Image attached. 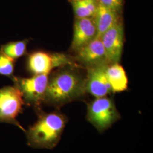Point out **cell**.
<instances>
[{
    "label": "cell",
    "mask_w": 153,
    "mask_h": 153,
    "mask_svg": "<svg viewBox=\"0 0 153 153\" xmlns=\"http://www.w3.org/2000/svg\"><path fill=\"white\" fill-rule=\"evenodd\" d=\"M39 112L38 120L26 131L28 145L35 149H52L60 140L67 119L57 112Z\"/></svg>",
    "instance_id": "6da1fadb"
},
{
    "label": "cell",
    "mask_w": 153,
    "mask_h": 153,
    "mask_svg": "<svg viewBox=\"0 0 153 153\" xmlns=\"http://www.w3.org/2000/svg\"><path fill=\"white\" fill-rule=\"evenodd\" d=\"M86 93L85 79L76 72H57L48 78L44 102L60 106L81 98Z\"/></svg>",
    "instance_id": "7a4b0ae2"
},
{
    "label": "cell",
    "mask_w": 153,
    "mask_h": 153,
    "mask_svg": "<svg viewBox=\"0 0 153 153\" xmlns=\"http://www.w3.org/2000/svg\"><path fill=\"white\" fill-rule=\"evenodd\" d=\"M87 119L99 133H103L120 118L113 99L97 98L88 105Z\"/></svg>",
    "instance_id": "3957f363"
},
{
    "label": "cell",
    "mask_w": 153,
    "mask_h": 153,
    "mask_svg": "<svg viewBox=\"0 0 153 153\" xmlns=\"http://www.w3.org/2000/svg\"><path fill=\"white\" fill-rule=\"evenodd\" d=\"M24 103L22 94L16 86L0 88V122L13 124L25 131L16 120Z\"/></svg>",
    "instance_id": "277c9868"
},
{
    "label": "cell",
    "mask_w": 153,
    "mask_h": 153,
    "mask_svg": "<svg viewBox=\"0 0 153 153\" xmlns=\"http://www.w3.org/2000/svg\"><path fill=\"white\" fill-rule=\"evenodd\" d=\"M48 74H35L30 78H16L15 86L22 94L24 102L38 108L44 102Z\"/></svg>",
    "instance_id": "5b68a950"
},
{
    "label": "cell",
    "mask_w": 153,
    "mask_h": 153,
    "mask_svg": "<svg viewBox=\"0 0 153 153\" xmlns=\"http://www.w3.org/2000/svg\"><path fill=\"white\" fill-rule=\"evenodd\" d=\"M71 63V59L64 54L38 51L29 56L27 66L28 70L34 74H49L53 69Z\"/></svg>",
    "instance_id": "8992f818"
},
{
    "label": "cell",
    "mask_w": 153,
    "mask_h": 153,
    "mask_svg": "<svg viewBox=\"0 0 153 153\" xmlns=\"http://www.w3.org/2000/svg\"><path fill=\"white\" fill-rule=\"evenodd\" d=\"M108 65L104 63L88 67V77L85 79L86 92L96 98L107 97L112 92L106 75Z\"/></svg>",
    "instance_id": "52a82bcc"
},
{
    "label": "cell",
    "mask_w": 153,
    "mask_h": 153,
    "mask_svg": "<svg viewBox=\"0 0 153 153\" xmlns=\"http://www.w3.org/2000/svg\"><path fill=\"white\" fill-rule=\"evenodd\" d=\"M108 64L119 63L124 45V29L121 22L110 28L100 37Z\"/></svg>",
    "instance_id": "ba28073f"
},
{
    "label": "cell",
    "mask_w": 153,
    "mask_h": 153,
    "mask_svg": "<svg viewBox=\"0 0 153 153\" xmlns=\"http://www.w3.org/2000/svg\"><path fill=\"white\" fill-rule=\"evenodd\" d=\"M76 52V59L88 67L107 63L104 46L100 38L96 36Z\"/></svg>",
    "instance_id": "9c48e42d"
},
{
    "label": "cell",
    "mask_w": 153,
    "mask_h": 153,
    "mask_svg": "<svg viewBox=\"0 0 153 153\" xmlns=\"http://www.w3.org/2000/svg\"><path fill=\"white\" fill-rule=\"evenodd\" d=\"M97 36L94 18H76L74 24L71 49L76 51Z\"/></svg>",
    "instance_id": "30bf717a"
},
{
    "label": "cell",
    "mask_w": 153,
    "mask_h": 153,
    "mask_svg": "<svg viewBox=\"0 0 153 153\" xmlns=\"http://www.w3.org/2000/svg\"><path fill=\"white\" fill-rule=\"evenodd\" d=\"M93 18L97 28V37L99 38L110 28L120 22V13L99 4Z\"/></svg>",
    "instance_id": "8fae6325"
},
{
    "label": "cell",
    "mask_w": 153,
    "mask_h": 153,
    "mask_svg": "<svg viewBox=\"0 0 153 153\" xmlns=\"http://www.w3.org/2000/svg\"><path fill=\"white\" fill-rule=\"evenodd\" d=\"M106 75L112 92H121L128 88V78L124 68L119 64H109L106 69Z\"/></svg>",
    "instance_id": "7c38bea8"
},
{
    "label": "cell",
    "mask_w": 153,
    "mask_h": 153,
    "mask_svg": "<svg viewBox=\"0 0 153 153\" xmlns=\"http://www.w3.org/2000/svg\"><path fill=\"white\" fill-rule=\"evenodd\" d=\"M76 18H93L98 7L97 0H71Z\"/></svg>",
    "instance_id": "4fadbf2b"
},
{
    "label": "cell",
    "mask_w": 153,
    "mask_h": 153,
    "mask_svg": "<svg viewBox=\"0 0 153 153\" xmlns=\"http://www.w3.org/2000/svg\"><path fill=\"white\" fill-rule=\"evenodd\" d=\"M27 44V40L10 42L2 46L0 51L15 60L26 53Z\"/></svg>",
    "instance_id": "5bb4252c"
},
{
    "label": "cell",
    "mask_w": 153,
    "mask_h": 153,
    "mask_svg": "<svg viewBox=\"0 0 153 153\" xmlns=\"http://www.w3.org/2000/svg\"><path fill=\"white\" fill-rule=\"evenodd\" d=\"M14 61L0 51V75L13 76L14 71Z\"/></svg>",
    "instance_id": "9a60e30c"
},
{
    "label": "cell",
    "mask_w": 153,
    "mask_h": 153,
    "mask_svg": "<svg viewBox=\"0 0 153 153\" xmlns=\"http://www.w3.org/2000/svg\"><path fill=\"white\" fill-rule=\"evenodd\" d=\"M98 4L120 13L123 7V0H97Z\"/></svg>",
    "instance_id": "2e32d148"
},
{
    "label": "cell",
    "mask_w": 153,
    "mask_h": 153,
    "mask_svg": "<svg viewBox=\"0 0 153 153\" xmlns=\"http://www.w3.org/2000/svg\"><path fill=\"white\" fill-rule=\"evenodd\" d=\"M70 1H71V0H70Z\"/></svg>",
    "instance_id": "e0dca14e"
}]
</instances>
